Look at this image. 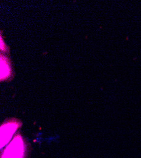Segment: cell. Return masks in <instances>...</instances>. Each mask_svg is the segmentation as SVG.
Returning a JSON list of instances; mask_svg holds the SVG:
<instances>
[{"label": "cell", "mask_w": 141, "mask_h": 158, "mask_svg": "<svg viewBox=\"0 0 141 158\" xmlns=\"http://www.w3.org/2000/svg\"><path fill=\"white\" fill-rule=\"evenodd\" d=\"M25 146L22 137L16 135L4 150L2 158H23Z\"/></svg>", "instance_id": "cell-1"}, {"label": "cell", "mask_w": 141, "mask_h": 158, "mask_svg": "<svg viewBox=\"0 0 141 158\" xmlns=\"http://www.w3.org/2000/svg\"><path fill=\"white\" fill-rule=\"evenodd\" d=\"M21 123L15 119L3 123L1 127V148H2L11 139Z\"/></svg>", "instance_id": "cell-2"}, {"label": "cell", "mask_w": 141, "mask_h": 158, "mask_svg": "<svg viewBox=\"0 0 141 158\" xmlns=\"http://www.w3.org/2000/svg\"><path fill=\"white\" fill-rule=\"evenodd\" d=\"M11 74V67L9 60L3 54L1 55V80H5Z\"/></svg>", "instance_id": "cell-3"}]
</instances>
